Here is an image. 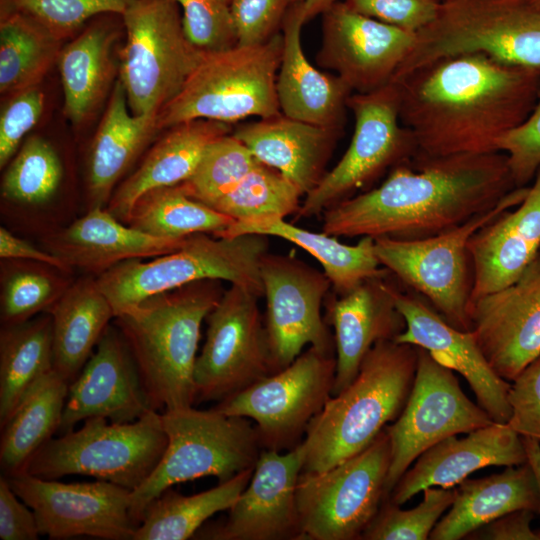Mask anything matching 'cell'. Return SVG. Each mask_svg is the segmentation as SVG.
I'll use <instances>...</instances> for the list:
<instances>
[{
	"label": "cell",
	"instance_id": "cell-1",
	"mask_svg": "<svg viewBox=\"0 0 540 540\" xmlns=\"http://www.w3.org/2000/svg\"><path fill=\"white\" fill-rule=\"evenodd\" d=\"M393 82L417 154H487L532 112L540 71L473 53L434 60Z\"/></svg>",
	"mask_w": 540,
	"mask_h": 540
},
{
	"label": "cell",
	"instance_id": "cell-2",
	"mask_svg": "<svg viewBox=\"0 0 540 540\" xmlns=\"http://www.w3.org/2000/svg\"><path fill=\"white\" fill-rule=\"evenodd\" d=\"M515 188L501 151L416 154L379 186L326 209L322 231L337 238L426 239L494 208Z\"/></svg>",
	"mask_w": 540,
	"mask_h": 540
},
{
	"label": "cell",
	"instance_id": "cell-3",
	"mask_svg": "<svg viewBox=\"0 0 540 540\" xmlns=\"http://www.w3.org/2000/svg\"><path fill=\"white\" fill-rule=\"evenodd\" d=\"M224 291L221 280H200L150 296L114 318L154 410L196 403L194 369L201 327Z\"/></svg>",
	"mask_w": 540,
	"mask_h": 540
},
{
	"label": "cell",
	"instance_id": "cell-4",
	"mask_svg": "<svg viewBox=\"0 0 540 540\" xmlns=\"http://www.w3.org/2000/svg\"><path fill=\"white\" fill-rule=\"evenodd\" d=\"M417 346L380 341L354 380L310 422L302 471L327 470L365 449L402 412L417 369Z\"/></svg>",
	"mask_w": 540,
	"mask_h": 540
},
{
	"label": "cell",
	"instance_id": "cell-5",
	"mask_svg": "<svg viewBox=\"0 0 540 540\" xmlns=\"http://www.w3.org/2000/svg\"><path fill=\"white\" fill-rule=\"evenodd\" d=\"M269 238L198 233L189 236L176 251L150 261H123L96 278L115 317L150 296L206 279L226 281L261 297L260 261L269 251Z\"/></svg>",
	"mask_w": 540,
	"mask_h": 540
},
{
	"label": "cell",
	"instance_id": "cell-6",
	"mask_svg": "<svg viewBox=\"0 0 540 540\" xmlns=\"http://www.w3.org/2000/svg\"><path fill=\"white\" fill-rule=\"evenodd\" d=\"M473 53L540 71V5L535 0H443L436 18L416 33L392 82L434 60Z\"/></svg>",
	"mask_w": 540,
	"mask_h": 540
},
{
	"label": "cell",
	"instance_id": "cell-7",
	"mask_svg": "<svg viewBox=\"0 0 540 540\" xmlns=\"http://www.w3.org/2000/svg\"><path fill=\"white\" fill-rule=\"evenodd\" d=\"M283 35L250 46L203 52L181 91L158 114L159 129L197 119L231 124L282 114L276 81Z\"/></svg>",
	"mask_w": 540,
	"mask_h": 540
},
{
	"label": "cell",
	"instance_id": "cell-8",
	"mask_svg": "<svg viewBox=\"0 0 540 540\" xmlns=\"http://www.w3.org/2000/svg\"><path fill=\"white\" fill-rule=\"evenodd\" d=\"M161 416L168 439L165 452L149 478L131 492L130 513L137 525L149 502L166 489L206 476L226 482L253 469L263 450L248 418L193 406Z\"/></svg>",
	"mask_w": 540,
	"mask_h": 540
},
{
	"label": "cell",
	"instance_id": "cell-9",
	"mask_svg": "<svg viewBox=\"0 0 540 540\" xmlns=\"http://www.w3.org/2000/svg\"><path fill=\"white\" fill-rule=\"evenodd\" d=\"M167 442L156 410L130 423L90 417L80 428L50 439L23 473L48 480L85 475L134 491L153 473Z\"/></svg>",
	"mask_w": 540,
	"mask_h": 540
},
{
	"label": "cell",
	"instance_id": "cell-10",
	"mask_svg": "<svg viewBox=\"0 0 540 540\" xmlns=\"http://www.w3.org/2000/svg\"><path fill=\"white\" fill-rule=\"evenodd\" d=\"M527 190L528 186L515 188L494 208L433 237L376 238L375 254L399 283L421 295L451 326L470 331L474 268L469 240L480 228L518 206Z\"/></svg>",
	"mask_w": 540,
	"mask_h": 540
},
{
	"label": "cell",
	"instance_id": "cell-11",
	"mask_svg": "<svg viewBox=\"0 0 540 540\" xmlns=\"http://www.w3.org/2000/svg\"><path fill=\"white\" fill-rule=\"evenodd\" d=\"M177 4L134 0L121 15L127 38L119 80L134 115L159 114L202 57L185 36Z\"/></svg>",
	"mask_w": 540,
	"mask_h": 540
},
{
	"label": "cell",
	"instance_id": "cell-12",
	"mask_svg": "<svg viewBox=\"0 0 540 540\" xmlns=\"http://www.w3.org/2000/svg\"><path fill=\"white\" fill-rule=\"evenodd\" d=\"M347 107L354 116L350 144L336 165L304 196L296 219L322 214L418 152L413 134L400 120L395 82L372 92L352 93Z\"/></svg>",
	"mask_w": 540,
	"mask_h": 540
},
{
	"label": "cell",
	"instance_id": "cell-13",
	"mask_svg": "<svg viewBox=\"0 0 540 540\" xmlns=\"http://www.w3.org/2000/svg\"><path fill=\"white\" fill-rule=\"evenodd\" d=\"M390 465L386 429L365 449L321 471H302L296 501L303 539L356 540L385 499Z\"/></svg>",
	"mask_w": 540,
	"mask_h": 540
},
{
	"label": "cell",
	"instance_id": "cell-14",
	"mask_svg": "<svg viewBox=\"0 0 540 540\" xmlns=\"http://www.w3.org/2000/svg\"><path fill=\"white\" fill-rule=\"evenodd\" d=\"M336 355L309 347L289 366L212 409L252 419L263 449L281 452L299 445L312 419L332 396Z\"/></svg>",
	"mask_w": 540,
	"mask_h": 540
},
{
	"label": "cell",
	"instance_id": "cell-15",
	"mask_svg": "<svg viewBox=\"0 0 540 540\" xmlns=\"http://www.w3.org/2000/svg\"><path fill=\"white\" fill-rule=\"evenodd\" d=\"M259 298L230 285L206 317V339L194 369L196 402L218 403L276 373Z\"/></svg>",
	"mask_w": 540,
	"mask_h": 540
},
{
	"label": "cell",
	"instance_id": "cell-16",
	"mask_svg": "<svg viewBox=\"0 0 540 540\" xmlns=\"http://www.w3.org/2000/svg\"><path fill=\"white\" fill-rule=\"evenodd\" d=\"M418 348L417 369L406 404L393 424L385 427L390 441V465L385 499L411 464L445 438L494 423L462 391L453 371Z\"/></svg>",
	"mask_w": 540,
	"mask_h": 540
},
{
	"label": "cell",
	"instance_id": "cell-17",
	"mask_svg": "<svg viewBox=\"0 0 540 540\" xmlns=\"http://www.w3.org/2000/svg\"><path fill=\"white\" fill-rule=\"evenodd\" d=\"M260 277L276 372L289 366L307 345L335 354L334 335L321 313L331 289L326 274L294 256L268 251L260 261Z\"/></svg>",
	"mask_w": 540,
	"mask_h": 540
},
{
	"label": "cell",
	"instance_id": "cell-18",
	"mask_svg": "<svg viewBox=\"0 0 540 540\" xmlns=\"http://www.w3.org/2000/svg\"><path fill=\"white\" fill-rule=\"evenodd\" d=\"M6 478L33 510L41 536L133 540L138 525L130 513L132 491L122 486L103 480L64 483L28 473Z\"/></svg>",
	"mask_w": 540,
	"mask_h": 540
},
{
	"label": "cell",
	"instance_id": "cell-19",
	"mask_svg": "<svg viewBox=\"0 0 540 540\" xmlns=\"http://www.w3.org/2000/svg\"><path fill=\"white\" fill-rule=\"evenodd\" d=\"M416 33L380 22L335 2L323 13L322 43L316 60L353 91L368 93L392 82Z\"/></svg>",
	"mask_w": 540,
	"mask_h": 540
},
{
	"label": "cell",
	"instance_id": "cell-20",
	"mask_svg": "<svg viewBox=\"0 0 540 540\" xmlns=\"http://www.w3.org/2000/svg\"><path fill=\"white\" fill-rule=\"evenodd\" d=\"M468 315L492 369L513 381L540 354V252L513 283L470 303Z\"/></svg>",
	"mask_w": 540,
	"mask_h": 540
},
{
	"label": "cell",
	"instance_id": "cell-21",
	"mask_svg": "<svg viewBox=\"0 0 540 540\" xmlns=\"http://www.w3.org/2000/svg\"><path fill=\"white\" fill-rule=\"evenodd\" d=\"M306 458L302 441L286 453L263 449L227 519L201 532L213 540L303 539L296 488Z\"/></svg>",
	"mask_w": 540,
	"mask_h": 540
},
{
	"label": "cell",
	"instance_id": "cell-22",
	"mask_svg": "<svg viewBox=\"0 0 540 540\" xmlns=\"http://www.w3.org/2000/svg\"><path fill=\"white\" fill-rule=\"evenodd\" d=\"M391 292L406 328L394 341L421 347L435 361L458 372L468 382L477 404L496 423H507L510 383L490 366L472 331L451 326L421 295L398 286L391 279Z\"/></svg>",
	"mask_w": 540,
	"mask_h": 540
},
{
	"label": "cell",
	"instance_id": "cell-23",
	"mask_svg": "<svg viewBox=\"0 0 540 540\" xmlns=\"http://www.w3.org/2000/svg\"><path fill=\"white\" fill-rule=\"evenodd\" d=\"M133 353L112 322L69 385L59 434L90 417L130 423L153 411Z\"/></svg>",
	"mask_w": 540,
	"mask_h": 540
},
{
	"label": "cell",
	"instance_id": "cell-24",
	"mask_svg": "<svg viewBox=\"0 0 540 540\" xmlns=\"http://www.w3.org/2000/svg\"><path fill=\"white\" fill-rule=\"evenodd\" d=\"M64 180V162L52 143L37 135L27 138L2 175L4 226L40 239L72 222L77 213L61 201Z\"/></svg>",
	"mask_w": 540,
	"mask_h": 540
},
{
	"label": "cell",
	"instance_id": "cell-25",
	"mask_svg": "<svg viewBox=\"0 0 540 540\" xmlns=\"http://www.w3.org/2000/svg\"><path fill=\"white\" fill-rule=\"evenodd\" d=\"M525 462L522 436L507 423L494 422L463 438L449 436L427 449L406 470L386 499L401 506L428 487L453 488L481 468Z\"/></svg>",
	"mask_w": 540,
	"mask_h": 540
},
{
	"label": "cell",
	"instance_id": "cell-26",
	"mask_svg": "<svg viewBox=\"0 0 540 540\" xmlns=\"http://www.w3.org/2000/svg\"><path fill=\"white\" fill-rule=\"evenodd\" d=\"M391 273L367 279L344 295L329 293L326 322L333 326L336 374L332 395L356 377L363 359L380 341L395 340L406 328L391 292Z\"/></svg>",
	"mask_w": 540,
	"mask_h": 540
},
{
	"label": "cell",
	"instance_id": "cell-27",
	"mask_svg": "<svg viewBox=\"0 0 540 540\" xmlns=\"http://www.w3.org/2000/svg\"><path fill=\"white\" fill-rule=\"evenodd\" d=\"M186 239L146 234L118 220L106 207H96L39 240L72 270L97 277L126 260L176 251Z\"/></svg>",
	"mask_w": 540,
	"mask_h": 540
},
{
	"label": "cell",
	"instance_id": "cell-28",
	"mask_svg": "<svg viewBox=\"0 0 540 540\" xmlns=\"http://www.w3.org/2000/svg\"><path fill=\"white\" fill-rule=\"evenodd\" d=\"M469 250L474 268L470 303L521 275L540 252V167L522 202L475 232Z\"/></svg>",
	"mask_w": 540,
	"mask_h": 540
},
{
	"label": "cell",
	"instance_id": "cell-29",
	"mask_svg": "<svg viewBox=\"0 0 540 540\" xmlns=\"http://www.w3.org/2000/svg\"><path fill=\"white\" fill-rule=\"evenodd\" d=\"M304 9L292 3L282 23L283 51L276 91L283 115L342 130L351 88L336 74L317 69L307 59L301 42Z\"/></svg>",
	"mask_w": 540,
	"mask_h": 540
},
{
	"label": "cell",
	"instance_id": "cell-30",
	"mask_svg": "<svg viewBox=\"0 0 540 540\" xmlns=\"http://www.w3.org/2000/svg\"><path fill=\"white\" fill-rule=\"evenodd\" d=\"M341 132L280 114L241 125L232 133L260 163L280 172L305 196L327 172Z\"/></svg>",
	"mask_w": 540,
	"mask_h": 540
},
{
	"label": "cell",
	"instance_id": "cell-31",
	"mask_svg": "<svg viewBox=\"0 0 540 540\" xmlns=\"http://www.w3.org/2000/svg\"><path fill=\"white\" fill-rule=\"evenodd\" d=\"M158 130V113L134 115L118 79L87 157L84 212L107 206L121 179Z\"/></svg>",
	"mask_w": 540,
	"mask_h": 540
},
{
	"label": "cell",
	"instance_id": "cell-32",
	"mask_svg": "<svg viewBox=\"0 0 540 540\" xmlns=\"http://www.w3.org/2000/svg\"><path fill=\"white\" fill-rule=\"evenodd\" d=\"M142 159L139 166L114 190L106 208L118 220L128 223L131 210L145 192L175 186L196 169L207 147L231 133L230 124L197 119L168 128Z\"/></svg>",
	"mask_w": 540,
	"mask_h": 540
},
{
	"label": "cell",
	"instance_id": "cell-33",
	"mask_svg": "<svg viewBox=\"0 0 540 540\" xmlns=\"http://www.w3.org/2000/svg\"><path fill=\"white\" fill-rule=\"evenodd\" d=\"M458 485L448 513L437 522L429 539H465L480 526L509 512L539 510L538 483L528 462L487 477L466 478Z\"/></svg>",
	"mask_w": 540,
	"mask_h": 540
},
{
	"label": "cell",
	"instance_id": "cell-34",
	"mask_svg": "<svg viewBox=\"0 0 540 540\" xmlns=\"http://www.w3.org/2000/svg\"><path fill=\"white\" fill-rule=\"evenodd\" d=\"M244 234L277 237L302 248L320 263L331 282L332 292L339 296L352 291L367 279L390 274L375 254V240L372 237H361L355 245H348L323 231L313 232L277 216L234 221L216 236Z\"/></svg>",
	"mask_w": 540,
	"mask_h": 540
},
{
	"label": "cell",
	"instance_id": "cell-35",
	"mask_svg": "<svg viewBox=\"0 0 540 540\" xmlns=\"http://www.w3.org/2000/svg\"><path fill=\"white\" fill-rule=\"evenodd\" d=\"M52 319L53 369L69 385L115 318L96 276L82 274L46 312Z\"/></svg>",
	"mask_w": 540,
	"mask_h": 540
},
{
	"label": "cell",
	"instance_id": "cell-36",
	"mask_svg": "<svg viewBox=\"0 0 540 540\" xmlns=\"http://www.w3.org/2000/svg\"><path fill=\"white\" fill-rule=\"evenodd\" d=\"M53 370L52 319L42 313L0 329V428Z\"/></svg>",
	"mask_w": 540,
	"mask_h": 540
},
{
	"label": "cell",
	"instance_id": "cell-37",
	"mask_svg": "<svg viewBox=\"0 0 540 540\" xmlns=\"http://www.w3.org/2000/svg\"><path fill=\"white\" fill-rule=\"evenodd\" d=\"M68 388L69 383L53 369L1 427L2 475L23 473L35 454L58 432Z\"/></svg>",
	"mask_w": 540,
	"mask_h": 540
},
{
	"label": "cell",
	"instance_id": "cell-38",
	"mask_svg": "<svg viewBox=\"0 0 540 540\" xmlns=\"http://www.w3.org/2000/svg\"><path fill=\"white\" fill-rule=\"evenodd\" d=\"M114 33L95 24L62 48L57 63L64 92V113L75 125L85 121L103 99L113 77Z\"/></svg>",
	"mask_w": 540,
	"mask_h": 540
},
{
	"label": "cell",
	"instance_id": "cell-39",
	"mask_svg": "<svg viewBox=\"0 0 540 540\" xmlns=\"http://www.w3.org/2000/svg\"><path fill=\"white\" fill-rule=\"evenodd\" d=\"M253 469L193 495H182L172 487L166 489L146 506L133 540H185L196 536L206 520L234 504L248 485Z\"/></svg>",
	"mask_w": 540,
	"mask_h": 540
},
{
	"label": "cell",
	"instance_id": "cell-40",
	"mask_svg": "<svg viewBox=\"0 0 540 540\" xmlns=\"http://www.w3.org/2000/svg\"><path fill=\"white\" fill-rule=\"evenodd\" d=\"M0 19L1 94L37 87L58 60L61 40L21 13H1Z\"/></svg>",
	"mask_w": 540,
	"mask_h": 540
},
{
	"label": "cell",
	"instance_id": "cell-41",
	"mask_svg": "<svg viewBox=\"0 0 540 540\" xmlns=\"http://www.w3.org/2000/svg\"><path fill=\"white\" fill-rule=\"evenodd\" d=\"M234 220L188 196L179 185L149 190L135 202L128 225L146 234L184 240L198 233L217 235Z\"/></svg>",
	"mask_w": 540,
	"mask_h": 540
},
{
	"label": "cell",
	"instance_id": "cell-42",
	"mask_svg": "<svg viewBox=\"0 0 540 540\" xmlns=\"http://www.w3.org/2000/svg\"><path fill=\"white\" fill-rule=\"evenodd\" d=\"M74 280L73 272L48 263L1 259V326L23 323L46 313Z\"/></svg>",
	"mask_w": 540,
	"mask_h": 540
},
{
	"label": "cell",
	"instance_id": "cell-43",
	"mask_svg": "<svg viewBox=\"0 0 540 540\" xmlns=\"http://www.w3.org/2000/svg\"><path fill=\"white\" fill-rule=\"evenodd\" d=\"M302 192L277 170L259 163L210 207L243 221L265 216L286 218L300 208Z\"/></svg>",
	"mask_w": 540,
	"mask_h": 540
},
{
	"label": "cell",
	"instance_id": "cell-44",
	"mask_svg": "<svg viewBox=\"0 0 540 540\" xmlns=\"http://www.w3.org/2000/svg\"><path fill=\"white\" fill-rule=\"evenodd\" d=\"M259 163L231 132L207 147L192 175L179 186L191 198L211 206Z\"/></svg>",
	"mask_w": 540,
	"mask_h": 540
},
{
	"label": "cell",
	"instance_id": "cell-45",
	"mask_svg": "<svg viewBox=\"0 0 540 540\" xmlns=\"http://www.w3.org/2000/svg\"><path fill=\"white\" fill-rule=\"evenodd\" d=\"M422 501L403 510L384 499L377 514L362 533L361 540H426L455 498V488L428 487Z\"/></svg>",
	"mask_w": 540,
	"mask_h": 540
},
{
	"label": "cell",
	"instance_id": "cell-46",
	"mask_svg": "<svg viewBox=\"0 0 540 540\" xmlns=\"http://www.w3.org/2000/svg\"><path fill=\"white\" fill-rule=\"evenodd\" d=\"M133 1L0 0V11L17 12L28 16L62 41L96 15L104 13L122 15Z\"/></svg>",
	"mask_w": 540,
	"mask_h": 540
},
{
	"label": "cell",
	"instance_id": "cell-47",
	"mask_svg": "<svg viewBox=\"0 0 540 540\" xmlns=\"http://www.w3.org/2000/svg\"><path fill=\"white\" fill-rule=\"evenodd\" d=\"M188 41L201 52H217L238 45L230 5L221 0H176Z\"/></svg>",
	"mask_w": 540,
	"mask_h": 540
},
{
	"label": "cell",
	"instance_id": "cell-48",
	"mask_svg": "<svg viewBox=\"0 0 540 540\" xmlns=\"http://www.w3.org/2000/svg\"><path fill=\"white\" fill-rule=\"evenodd\" d=\"M497 148L507 156L515 186L527 187L540 167V89L530 115L503 135L497 142Z\"/></svg>",
	"mask_w": 540,
	"mask_h": 540
},
{
	"label": "cell",
	"instance_id": "cell-49",
	"mask_svg": "<svg viewBox=\"0 0 540 540\" xmlns=\"http://www.w3.org/2000/svg\"><path fill=\"white\" fill-rule=\"evenodd\" d=\"M44 94L38 87L12 95L0 114V168L10 162L24 137L37 124L44 109Z\"/></svg>",
	"mask_w": 540,
	"mask_h": 540
},
{
	"label": "cell",
	"instance_id": "cell-50",
	"mask_svg": "<svg viewBox=\"0 0 540 540\" xmlns=\"http://www.w3.org/2000/svg\"><path fill=\"white\" fill-rule=\"evenodd\" d=\"M292 0H231L238 45L262 44L282 27Z\"/></svg>",
	"mask_w": 540,
	"mask_h": 540
},
{
	"label": "cell",
	"instance_id": "cell-51",
	"mask_svg": "<svg viewBox=\"0 0 540 540\" xmlns=\"http://www.w3.org/2000/svg\"><path fill=\"white\" fill-rule=\"evenodd\" d=\"M511 382L507 424L520 436L540 442V354Z\"/></svg>",
	"mask_w": 540,
	"mask_h": 540
},
{
	"label": "cell",
	"instance_id": "cell-52",
	"mask_svg": "<svg viewBox=\"0 0 540 540\" xmlns=\"http://www.w3.org/2000/svg\"><path fill=\"white\" fill-rule=\"evenodd\" d=\"M352 10L417 33L437 16L443 0H342Z\"/></svg>",
	"mask_w": 540,
	"mask_h": 540
},
{
	"label": "cell",
	"instance_id": "cell-53",
	"mask_svg": "<svg viewBox=\"0 0 540 540\" xmlns=\"http://www.w3.org/2000/svg\"><path fill=\"white\" fill-rule=\"evenodd\" d=\"M40 533L33 510L12 490L7 478L0 477V538L37 540Z\"/></svg>",
	"mask_w": 540,
	"mask_h": 540
},
{
	"label": "cell",
	"instance_id": "cell-54",
	"mask_svg": "<svg viewBox=\"0 0 540 540\" xmlns=\"http://www.w3.org/2000/svg\"><path fill=\"white\" fill-rule=\"evenodd\" d=\"M534 513L519 509L502 515L472 531L470 540H540V533L531 528Z\"/></svg>",
	"mask_w": 540,
	"mask_h": 540
},
{
	"label": "cell",
	"instance_id": "cell-55",
	"mask_svg": "<svg viewBox=\"0 0 540 540\" xmlns=\"http://www.w3.org/2000/svg\"><path fill=\"white\" fill-rule=\"evenodd\" d=\"M0 258L39 261L75 272L57 256L20 237L5 226L0 227Z\"/></svg>",
	"mask_w": 540,
	"mask_h": 540
},
{
	"label": "cell",
	"instance_id": "cell-56",
	"mask_svg": "<svg viewBox=\"0 0 540 540\" xmlns=\"http://www.w3.org/2000/svg\"><path fill=\"white\" fill-rule=\"evenodd\" d=\"M526 451L527 462L531 465L539 488L540 494V442L529 437H522ZM538 513L540 514V506ZM540 533V531H538Z\"/></svg>",
	"mask_w": 540,
	"mask_h": 540
},
{
	"label": "cell",
	"instance_id": "cell-57",
	"mask_svg": "<svg viewBox=\"0 0 540 540\" xmlns=\"http://www.w3.org/2000/svg\"><path fill=\"white\" fill-rule=\"evenodd\" d=\"M336 0H292V3L302 5L306 21L312 19L318 14L326 12Z\"/></svg>",
	"mask_w": 540,
	"mask_h": 540
},
{
	"label": "cell",
	"instance_id": "cell-58",
	"mask_svg": "<svg viewBox=\"0 0 540 540\" xmlns=\"http://www.w3.org/2000/svg\"><path fill=\"white\" fill-rule=\"evenodd\" d=\"M221 1H223L224 3H227L229 5H230V2H231V0H221Z\"/></svg>",
	"mask_w": 540,
	"mask_h": 540
},
{
	"label": "cell",
	"instance_id": "cell-59",
	"mask_svg": "<svg viewBox=\"0 0 540 540\" xmlns=\"http://www.w3.org/2000/svg\"><path fill=\"white\" fill-rule=\"evenodd\" d=\"M535 2L540 5V0H535Z\"/></svg>",
	"mask_w": 540,
	"mask_h": 540
}]
</instances>
